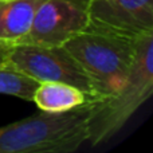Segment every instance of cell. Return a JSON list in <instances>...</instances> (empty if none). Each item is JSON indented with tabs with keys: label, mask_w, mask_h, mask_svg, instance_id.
Instances as JSON below:
<instances>
[{
	"label": "cell",
	"mask_w": 153,
	"mask_h": 153,
	"mask_svg": "<svg viewBox=\"0 0 153 153\" xmlns=\"http://www.w3.org/2000/svg\"><path fill=\"white\" fill-rule=\"evenodd\" d=\"M93 101L61 113L43 111L0 128V153H71L87 141Z\"/></svg>",
	"instance_id": "6da1fadb"
},
{
	"label": "cell",
	"mask_w": 153,
	"mask_h": 153,
	"mask_svg": "<svg viewBox=\"0 0 153 153\" xmlns=\"http://www.w3.org/2000/svg\"><path fill=\"white\" fill-rule=\"evenodd\" d=\"M153 91V34L137 39L134 62L118 91L97 98L87 118V141L97 146L118 132Z\"/></svg>",
	"instance_id": "7a4b0ae2"
},
{
	"label": "cell",
	"mask_w": 153,
	"mask_h": 153,
	"mask_svg": "<svg viewBox=\"0 0 153 153\" xmlns=\"http://www.w3.org/2000/svg\"><path fill=\"white\" fill-rule=\"evenodd\" d=\"M137 39L86 30L63 46L91 79L97 97L103 98L118 91L126 81L134 62Z\"/></svg>",
	"instance_id": "3957f363"
},
{
	"label": "cell",
	"mask_w": 153,
	"mask_h": 153,
	"mask_svg": "<svg viewBox=\"0 0 153 153\" xmlns=\"http://www.w3.org/2000/svg\"><path fill=\"white\" fill-rule=\"evenodd\" d=\"M3 66L18 70L42 82H62L81 89L97 100L91 79L65 46L13 45Z\"/></svg>",
	"instance_id": "277c9868"
},
{
	"label": "cell",
	"mask_w": 153,
	"mask_h": 153,
	"mask_svg": "<svg viewBox=\"0 0 153 153\" xmlns=\"http://www.w3.org/2000/svg\"><path fill=\"white\" fill-rule=\"evenodd\" d=\"M91 0H46L35 13L30 31L15 45L63 46L89 27Z\"/></svg>",
	"instance_id": "5b68a950"
},
{
	"label": "cell",
	"mask_w": 153,
	"mask_h": 153,
	"mask_svg": "<svg viewBox=\"0 0 153 153\" xmlns=\"http://www.w3.org/2000/svg\"><path fill=\"white\" fill-rule=\"evenodd\" d=\"M90 31L137 39L153 34V0H91Z\"/></svg>",
	"instance_id": "8992f818"
},
{
	"label": "cell",
	"mask_w": 153,
	"mask_h": 153,
	"mask_svg": "<svg viewBox=\"0 0 153 153\" xmlns=\"http://www.w3.org/2000/svg\"><path fill=\"white\" fill-rule=\"evenodd\" d=\"M43 1L46 0H0V42L15 45L23 38Z\"/></svg>",
	"instance_id": "52a82bcc"
},
{
	"label": "cell",
	"mask_w": 153,
	"mask_h": 153,
	"mask_svg": "<svg viewBox=\"0 0 153 153\" xmlns=\"http://www.w3.org/2000/svg\"><path fill=\"white\" fill-rule=\"evenodd\" d=\"M32 101L43 111L61 113L93 100L73 85L62 82H42L35 91Z\"/></svg>",
	"instance_id": "ba28073f"
},
{
	"label": "cell",
	"mask_w": 153,
	"mask_h": 153,
	"mask_svg": "<svg viewBox=\"0 0 153 153\" xmlns=\"http://www.w3.org/2000/svg\"><path fill=\"white\" fill-rule=\"evenodd\" d=\"M40 82L30 75L7 66H0V94L13 95L24 101H32Z\"/></svg>",
	"instance_id": "9c48e42d"
},
{
	"label": "cell",
	"mask_w": 153,
	"mask_h": 153,
	"mask_svg": "<svg viewBox=\"0 0 153 153\" xmlns=\"http://www.w3.org/2000/svg\"><path fill=\"white\" fill-rule=\"evenodd\" d=\"M13 45L12 43H7V42H0V66L5 63L8 55H10L11 50H12Z\"/></svg>",
	"instance_id": "30bf717a"
}]
</instances>
